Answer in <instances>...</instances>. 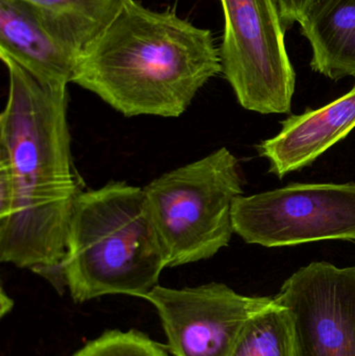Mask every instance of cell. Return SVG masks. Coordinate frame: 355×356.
<instances>
[{"instance_id": "3957f363", "label": "cell", "mask_w": 355, "mask_h": 356, "mask_svg": "<svg viewBox=\"0 0 355 356\" xmlns=\"http://www.w3.org/2000/svg\"><path fill=\"white\" fill-rule=\"evenodd\" d=\"M168 268L143 188L110 181L81 191L69 223L63 282L75 302L145 297Z\"/></svg>"}, {"instance_id": "8fae6325", "label": "cell", "mask_w": 355, "mask_h": 356, "mask_svg": "<svg viewBox=\"0 0 355 356\" xmlns=\"http://www.w3.org/2000/svg\"><path fill=\"white\" fill-rule=\"evenodd\" d=\"M299 24L313 70L333 81L355 79V0H317Z\"/></svg>"}, {"instance_id": "277c9868", "label": "cell", "mask_w": 355, "mask_h": 356, "mask_svg": "<svg viewBox=\"0 0 355 356\" xmlns=\"http://www.w3.org/2000/svg\"><path fill=\"white\" fill-rule=\"evenodd\" d=\"M143 190L168 268L210 259L229 246L233 202L243 190L239 162L227 148L164 173Z\"/></svg>"}, {"instance_id": "4fadbf2b", "label": "cell", "mask_w": 355, "mask_h": 356, "mask_svg": "<svg viewBox=\"0 0 355 356\" xmlns=\"http://www.w3.org/2000/svg\"><path fill=\"white\" fill-rule=\"evenodd\" d=\"M229 356H295L289 312L273 301L247 322Z\"/></svg>"}, {"instance_id": "8992f818", "label": "cell", "mask_w": 355, "mask_h": 356, "mask_svg": "<svg viewBox=\"0 0 355 356\" xmlns=\"http://www.w3.org/2000/svg\"><path fill=\"white\" fill-rule=\"evenodd\" d=\"M236 234L248 244L295 246L355 241V184H293L236 198Z\"/></svg>"}, {"instance_id": "5b68a950", "label": "cell", "mask_w": 355, "mask_h": 356, "mask_svg": "<svg viewBox=\"0 0 355 356\" xmlns=\"http://www.w3.org/2000/svg\"><path fill=\"white\" fill-rule=\"evenodd\" d=\"M222 73L244 108L291 112L296 74L286 47L276 0H220Z\"/></svg>"}, {"instance_id": "6da1fadb", "label": "cell", "mask_w": 355, "mask_h": 356, "mask_svg": "<svg viewBox=\"0 0 355 356\" xmlns=\"http://www.w3.org/2000/svg\"><path fill=\"white\" fill-rule=\"evenodd\" d=\"M10 79L0 115V261L62 290L67 234L79 186L67 120L68 89L40 83L3 58Z\"/></svg>"}, {"instance_id": "9a60e30c", "label": "cell", "mask_w": 355, "mask_h": 356, "mask_svg": "<svg viewBox=\"0 0 355 356\" xmlns=\"http://www.w3.org/2000/svg\"><path fill=\"white\" fill-rule=\"evenodd\" d=\"M316 1L317 0H276L281 22L286 31L293 26L296 22H302Z\"/></svg>"}, {"instance_id": "ba28073f", "label": "cell", "mask_w": 355, "mask_h": 356, "mask_svg": "<svg viewBox=\"0 0 355 356\" xmlns=\"http://www.w3.org/2000/svg\"><path fill=\"white\" fill-rule=\"evenodd\" d=\"M274 300L289 312L295 356H355V267L315 261Z\"/></svg>"}, {"instance_id": "7c38bea8", "label": "cell", "mask_w": 355, "mask_h": 356, "mask_svg": "<svg viewBox=\"0 0 355 356\" xmlns=\"http://www.w3.org/2000/svg\"><path fill=\"white\" fill-rule=\"evenodd\" d=\"M79 51L110 24L125 0H23Z\"/></svg>"}, {"instance_id": "30bf717a", "label": "cell", "mask_w": 355, "mask_h": 356, "mask_svg": "<svg viewBox=\"0 0 355 356\" xmlns=\"http://www.w3.org/2000/svg\"><path fill=\"white\" fill-rule=\"evenodd\" d=\"M355 127V86L349 93L318 110L306 111L283 122L272 139L258 146L279 178L310 166Z\"/></svg>"}, {"instance_id": "52a82bcc", "label": "cell", "mask_w": 355, "mask_h": 356, "mask_svg": "<svg viewBox=\"0 0 355 356\" xmlns=\"http://www.w3.org/2000/svg\"><path fill=\"white\" fill-rule=\"evenodd\" d=\"M145 299L156 307L174 356H229L247 322L274 301L217 282L183 289L158 284Z\"/></svg>"}, {"instance_id": "7a4b0ae2", "label": "cell", "mask_w": 355, "mask_h": 356, "mask_svg": "<svg viewBox=\"0 0 355 356\" xmlns=\"http://www.w3.org/2000/svg\"><path fill=\"white\" fill-rule=\"evenodd\" d=\"M222 72L210 29L125 0L79 56L72 83L125 117L177 118Z\"/></svg>"}, {"instance_id": "2e32d148", "label": "cell", "mask_w": 355, "mask_h": 356, "mask_svg": "<svg viewBox=\"0 0 355 356\" xmlns=\"http://www.w3.org/2000/svg\"><path fill=\"white\" fill-rule=\"evenodd\" d=\"M0 305H1V316H4L6 313L10 312V309L14 307V301L6 294L3 289H2L1 295H0Z\"/></svg>"}, {"instance_id": "9c48e42d", "label": "cell", "mask_w": 355, "mask_h": 356, "mask_svg": "<svg viewBox=\"0 0 355 356\" xmlns=\"http://www.w3.org/2000/svg\"><path fill=\"white\" fill-rule=\"evenodd\" d=\"M81 54L31 4L0 0L1 60H12L46 87L66 89Z\"/></svg>"}, {"instance_id": "5bb4252c", "label": "cell", "mask_w": 355, "mask_h": 356, "mask_svg": "<svg viewBox=\"0 0 355 356\" xmlns=\"http://www.w3.org/2000/svg\"><path fill=\"white\" fill-rule=\"evenodd\" d=\"M73 356H169L160 345L145 334L133 330H110L85 347Z\"/></svg>"}]
</instances>
